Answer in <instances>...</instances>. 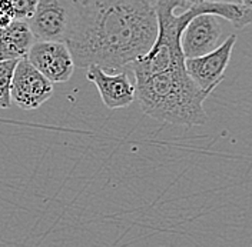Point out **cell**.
I'll list each match as a JSON object with an SVG mask.
<instances>
[{
    "label": "cell",
    "instance_id": "obj_1",
    "mask_svg": "<svg viewBox=\"0 0 252 247\" xmlns=\"http://www.w3.org/2000/svg\"><path fill=\"white\" fill-rule=\"evenodd\" d=\"M158 36L155 4L146 0H83L66 39L78 67L127 72Z\"/></svg>",
    "mask_w": 252,
    "mask_h": 247
},
{
    "label": "cell",
    "instance_id": "obj_2",
    "mask_svg": "<svg viewBox=\"0 0 252 247\" xmlns=\"http://www.w3.org/2000/svg\"><path fill=\"white\" fill-rule=\"evenodd\" d=\"M135 89L143 113L158 122L187 127L208 122L204 108L208 94L195 84L185 64L135 76Z\"/></svg>",
    "mask_w": 252,
    "mask_h": 247
},
{
    "label": "cell",
    "instance_id": "obj_3",
    "mask_svg": "<svg viewBox=\"0 0 252 247\" xmlns=\"http://www.w3.org/2000/svg\"><path fill=\"white\" fill-rule=\"evenodd\" d=\"M78 12L75 0H39L28 20L36 40L66 42Z\"/></svg>",
    "mask_w": 252,
    "mask_h": 247
},
{
    "label": "cell",
    "instance_id": "obj_4",
    "mask_svg": "<svg viewBox=\"0 0 252 247\" xmlns=\"http://www.w3.org/2000/svg\"><path fill=\"white\" fill-rule=\"evenodd\" d=\"M231 23L214 13H202L189 20L181 36V49L185 59L205 56L220 47L229 34Z\"/></svg>",
    "mask_w": 252,
    "mask_h": 247
},
{
    "label": "cell",
    "instance_id": "obj_5",
    "mask_svg": "<svg viewBox=\"0 0 252 247\" xmlns=\"http://www.w3.org/2000/svg\"><path fill=\"white\" fill-rule=\"evenodd\" d=\"M53 83L23 57L17 60L12 79V103L22 110H36L52 97Z\"/></svg>",
    "mask_w": 252,
    "mask_h": 247
},
{
    "label": "cell",
    "instance_id": "obj_6",
    "mask_svg": "<svg viewBox=\"0 0 252 247\" xmlns=\"http://www.w3.org/2000/svg\"><path fill=\"white\" fill-rule=\"evenodd\" d=\"M235 43L236 33H232L214 52L201 57L185 60V67L190 79L208 96L225 78V70L229 64Z\"/></svg>",
    "mask_w": 252,
    "mask_h": 247
},
{
    "label": "cell",
    "instance_id": "obj_7",
    "mask_svg": "<svg viewBox=\"0 0 252 247\" xmlns=\"http://www.w3.org/2000/svg\"><path fill=\"white\" fill-rule=\"evenodd\" d=\"M26 59L52 83L67 82L75 70L70 50L63 42L34 40Z\"/></svg>",
    "mask_w": 252,
    "mask_h": 247
},
{
    "label": "cell",
    "instance_id": "obj_8",
    "mask_svg": "<svg viewBox=\"0 0 252 247\" xmlns=\"http://www.w3.org/2000/svg\"><path fill=\"white\" fill-rule=\"evenodd\" d=\"M86 78L96 86L103 105L110 110L127 108L136 99V89L127 78V72L108 73L92 66L88 69Z\"/></svg>",
    "mask_w": 252,
    "mask_h": 247
},
{
    "label": "cell",
    "instance_id": "obj_9",
    "mask_svg": "<svg viewBox=\"0 0 252 247\" xmlns=\"http://www.w3.org/2000/svg\"><path fill=\"white\" fill-rule=\"evenodd\" d=\"M34 40L28 22L15 20L6 27H0V62L26 57Z\"/></svg>",
    "mask_w": 252,
    "mask_h": 247
},
{
    "label": "cell",
    "instance_id": "obj_10",
    "mask_svg": "<svg viewBox=\"0 0 252 247\" xmlns=\"http://www.w3.org/2000/svg\"><path fill=\"white\" fill-rule=\"evenodd\" d=\"M17 60H3L0 62V110L12 106V79Z\"/></svg>",
    "mask_w": 252,
    "mask_h": 247
},
{
    "label": "cell",
    "instance_id": "obj_11",
    "mask_svg": "<svg viewBox=\"0 0 252 247\" xmlns=\"http://www.w3.org/2000/svg\"><path fill=\"white\" fill-rule=\"evenodd\" d=\"M37 1L39 0H10V3L13 6L16 20L28 22L34 13Z\"/></svg>",
    "mask_w": 252,
    "mask_h": 247
},
{
    "label": "cell",
    "instance_id": "obj_12",
    "mask_svg": "<svg viewBox=\"0 0 252 247\" xmlns=\"http://www.w3.org/2000/svg\"><path fill=\"white\" fill-rule=\"evenodd\" d=\"M204 1H215V3H238L241 4L239 0H204Z\"/></svg>",
    "mask_w": 252,
    "mask_h": 247
},
{
    "label": "cell",
    "instance_id": "obj_13",
    "mask_svg": "<svg viewBox=\"0 0 252 247\" xmlns=\"http://www.w3.org/2000/svg\"><path fill=\"white\" fill-rule=\"evenodd\" d=\"M239 1H241V4H244L245 7L252 9V0H239Z\"/></svg>",
    "mask_w": 252,
    "mask_h": 247
},
{
    "label": "cell",
    "instance_id": "obj_14",
    "mask_svg": "<svg viewBox=\"0 0 252 247\" xmlns=\"http://www.w3.org/2000/svg\"><path fill=\"white\" fill-rule=\"evenodd\" d=\"M189 1H192V3H198V1H204V0H189Z\"/></svg>",
    "mask_w": 252,
    "mask_h": 247
},
{
    "label": "cell",
    "instance_id": "obj_15",
    "mask_svg": "<svg viewBox=\"0 0 252 247\" xmlns=\"http://www.w3.org/2000/svg\"><path fill=\"white\" fill-rule=\"evenodd\" d=\"M146 1H149V3H152V4H155V1H157V0H146Z\"/></svg>",
    "mask_w": 252,
    "mask_h": 247
},
{
    "label": "cell",
    "instance_id": "obj_16",
    "mask_svg": "<svg viewBox=\"0 0 252 247\" xmlns=\"http://www.w3.org/2000/svg\"><path fill=\"white\" fill-rule=\"evenodd\" d=\"M75 1H83V0H75Z\"/></svg>",
    "mask_w": 252,
    "mask_h": 247
}]
</instances>
